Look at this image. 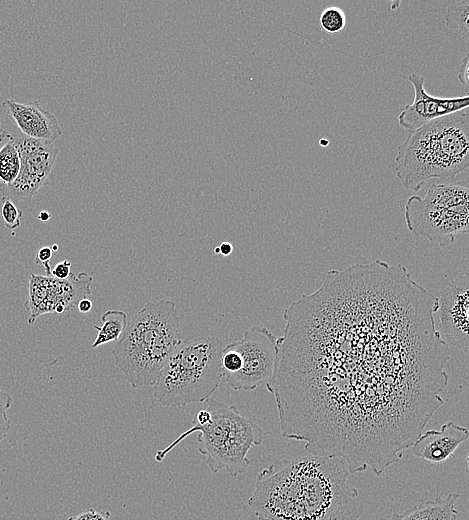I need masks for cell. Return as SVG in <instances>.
<instances>
[{"mask_svg":"<svg viewBox=\"0 0 469 520\" xmlns=\"http://www.w3.org/2000/svg\"><path fill=\"white\" fill-rule=\"evenodd\" d=\"M434 296L402 264L375 260L327 271L283 312L265 384L281 435L349 474L380 476L444 404L448 344Z\"/></svg>","mask_w":469,"mask_h":520,"instance_id":"6da1fadb","label":"cell"},{"mask_svg":"<svg viewBox=\"0 0 469 520\" xmlns=\"http://www.w3.org/2000/svg\"><path fill=\"white\" fill-rule=\"evenodd\" d=\"M348 476L339 458H280L258 474L248 506L258 520H339L358 496Z\"/></svg>","mask_w":469,"mask_h":520,"instance_id":"7a4b0ae2","label":"cell"},{"mask_svg":"<svg viewBox=\"0 0 469 520\" xmlns=\"http://www.w3.org/2000/svg\"><path fill=\"white\" fill-rule=\"evenodd\" d=\"M396 175L403 188L419 191L430 179L454 178L469 166L467 109L408 132L397 148Z\"/></svg>","mask_w":469,"mask_h":520,"instance_id":"3957f363","label":"cell"},{"mask_svg":"<svg viewBox=\"0 0 469 520\" xmlns=\"http://www.w3.org/2000/svg\"><path fill=\"white\" fill-rule=\"evenodd\" d=\"M181 341L175 303L147 302L128 322L113 348L114 364L133 388L154 385Z\"/></svg>","mask_w":469,"mask_h":520,"instance_id":"277c9868","label":"cell"},{"mask_svg":"<svg viewBox=\"0 0 469 520\" xmlns=\"http://www.w3.org/2000/svg\"><path fill=\"white\" fill-rule=\"evenodd\" d=\"M210 420L206 424L193 425L165 448L158 450L155 460L161 462L181 441L194 432H199L198 452L205 456L212 472L226 469L231 477L243 474L250 464L247 457L253 446L260 445L266 436L259 425L242 416L233 405L214 398L206 400Z\"/></svg>","mask_w":469,"mask_h":520,"instance_id":"5b68a950","label":"cell"},{"mask_svg":"<svg viewBox=\"0 0 469 520\" xmlns=\"http://www.w3.org/2000/svg\"><path fill=\"white\" fill-rule=\"evenodd\" d=\"M223 347L214 336L182 340L153 385L157 401L166 407H183L211 398L223 378Z\"/></svg>","mask_w":469,"mask_h":520,"instance_id":"8992f818","label":"cell"},{"mask_svg":"<svg viewBox=\"0 0 469 520\" xmlns=\"http://www.w3.org/2000/svg\"><path fill=\"white\" fill-rule=\"evenodd\" d=\"M469 190L466 183H433L421 197L408 198L404 220L408 230L441 247L469 231Z\"/></svg>","mask_w":469,"mask_h":520,"instance_id":"52a82bcc","label":"cell"},{"mask_svg":"<svg viewBox=\"0 0 469 520\" xmlns=\"http://www.w3.org/2000/svg\"><path fill=\"white\" fill-rule=\"evenodd\" d=\"M277 340L266 327L245 330L240 340L232 342L240 357V369L225 378L227 384L235 391H251L265 385L275 370Z\"/></svg>","mask_w":469,"mask_h":520,"instance_id":"ba28073f","label":"cell"},{"mask_svg":"<svg viewBox=\"0 0 469 520\" xmlns=\"http://www.w3.org/2000/svg\"><path fill=\"white\" fill-rule=\"evenodd\" d=\"M92 281L93 277L86 272L71 273L65 280L31 273L25 302L29 311L28 324H33L43 314H61L77 306L80 300L91 294Z\"/></svg>","mask_w":469,"mask_h":520,"instance_id":"9c48e42d","label":"cell"},{"mask_svg":"<svg viewBox=\"0 0 469 520\" xmlns=\"http://www.w3.org/2000/svg\"><path fill=\"white\" fill-rule=\"evenodd\" d=\"M20 157V170L16 179L8 186H0L20 204L29 203L49 178L59 150L53 144L27 137L16 138Z\"/></svg>","mask_w":469,"mask_h":520,"instance_id":"30bf717a","label":"cell"},{"mask_svg":"<svg viewBox=\"0 0 469 520\" xmlns=\"http://www.w3.org/2000/svg\"><path fill=\"white\" fill-rule=\"evenodd\" d=\"M446 343L469 351V274L457 276L437 296V308Z\"/></svg>","mask_w":469,"mask_h":520,"instance_id":"8fae6325","label":"cell"},{"mask_svg":"<svg viewBox=\"0 0 469 520\" xmlns=\"http://www.w3.org/2000/svg\"><path fill=\"white\" fill-rule=\"evenodd\" d=\"M407 80L413 86L414 100L405 105L398 116V123L408 132L415 131L437 118L467 109L469 106L468 95L454 98L435 97L426 92L425 80L422 76L411 73Z\"/></svg>","mask_w":469,"mask_h":520,"instance_id":"7c38bea8","label":"cell"},{"mask_svg":"<svg viewBox=\"0 0 469 520\" xmlns=\"http://www.w3.org/2000/svg\"><path fill=\"white\" fill-rule=\"evenodd\" d=\"M2 108L24 137L52 144L62 134L57 118L38 100L20 103L7 99Z\"/></svg>","mask_w":469,"mask_h":520,"instance_id":"4fadbf2b","label":"cell"},{"mask_svg":"<svg viewBox=\"0 0 469 520\" xmlns=\"http://www.w3.org/2000/svg\"><path fill=\"white\" fill-rule=\"evenodd\" d=\"M469 431L452 421L440 429L423 431L413 443V454L432 464H440L454 456L458 447L468 440Z\"/></svg>","mask_w":469,"mask_h":520,"instance_id":"5bb4252c","label":"cell"},{"mask_svg":"<svg viewBox=\"0 0 469 520\" xmlns=\"http://www.w3.org/2000/svg\"><path fill=\"white\" fill-rule=\"evenodd\" d=\"M459 497L458 493H449L446 497L437 495L404 512L392 513L388 520H455L458 513L455 505Z\"/></svg>","mask_w":469,"mask_h":520,"instance_id":"9a60e30c","label":"cell"},{"mask_svg":"<svg viewBox=\"0 0 469 520\" xmlns=\"http://www.w3.org/2000/svg\"><path fill=\"white\" fill-rule=\"evenodd\" d=\"M20 170V157L15 137L6 130L0 131V186L10 185Z\"/></svg>","mask_w":469,"mask_h":520,"instance_id":"2e32d148","label":"cell"},{"mask_svg":"<svg viewBox=\"0 0 469 520\" xmlns=\"http://www.w3.org/2000/svg\"><path fill=\"white\" fill-rule=\"evenodd\" d=\"M101 321V326H93L97 330V335L91 345L92 348L118 341L128 324L126 313L120 310H107L101 316Z\"/></svg>","mask_w":469,"mask_h":520,"instance_id":"e0dca14e","label":"cell"},{"mask_svg":"<svg viewBox=\"0 0 469 520\" xmlns=\"http://www.w3.org/2000/svg\"><path fill=\"white\" fill-rule=\"evenodd\" d=\"M469 1L454 2L447 7L444 15L445 25L447 29L465 41L468 39L469 33Z\"/></svg>","mask_w":469,"mask_h":520,"instance_id":"ac0fdd59","label":"cell"},{"mask_svg":"<svg viewBox=\"0 0 469 520\" xmlns=\"http://www.w3.org/2000/svg\"><path fill=\"white\" fill-rule=\"evenodd\" d=\"M320 25L329 34L341 32L346 25V16L338 7H327L320 15Z\"/></svg>","mask_w":469,"mask_h":520,"instance_id":"d6986e66","label":"cell"},{"mask_svg":"<svg viewBox=\"0 0 469 520\" xmlns=\"http://www.w3.org/2000/svg\"><path fill=\"white\" fill-rule=\"evenodd\" d=\"M1 207V216L6 228L15 230L21 224L22 211L14 204V202L6 195H3Z\"/></svg>","mask_w":469,"mask_h":520,"instance_id":"ffe728a7","label":"cell"},{"mask_svg":"<svg viewBox=\"0 0 469 520\" xmlns=\"http://www.w3.org/2000/svg\"><path fill=\"white\" fill-rule=\"evenodd\" d=\"M12 403L11 396L0 389V445L1 442L7 437L10 429V420L7 415V411Z\"/></svg>","mask_w":469,"mask_h":520,"instance_id":"44dd1931","label":"cell"},{"mask_svg":"<svg viewBox=\"0 0 469 520\" xmlns=\"http://www.w3.org/2000/svg\"><path fill=\"white\" fill-rule=\"evenodd\" d=\"M111 513L109 511H99L88 508L79 514L69 517L67 520H110Z\"/></svg>","mask_w":469,"mask_h":520,"instance_id":"7402d4cb","label":"cell"},{"mask_svg":"<svg viewBox=\"0 0 469 520\" xmlns=\"http://www.w3.org/2000/svg\"><path fill=\"white\" fill-rule=\"evenodd\" d=\"M52 255H53V251H52L51 247L44 246V247H41L37 251V254H36L35 260H34V262L37 265H42L44 267L45 272L48 276H50V271H51L49 263L52 258Z\"/></svg>","mask_w":469,"mask_h":520,"instance_id":"603a6c76","label":"cell"},{"mask_svg":"<svg viewBox=\"0 0 469 520\" xmlns=\"http://www.w3.org/2000/svg\"><path fill=\"white\" fill-rule=\"evenodd\" d=\"M71 274V262L69 260H63L58 262L53 269L50 271V276L58 280H65Z\"/></svg>","mask_w":469,"mask_h":520,"instance_id":"cb8c5ba5","label":"cell"},{"mask_svg":"<svg viewBox=\"0 0 469 520\" xmlns=\"http://www.w3.org/2000/svg\"><path fill=\"white\" fill-rule=\"evenodd\" d=\"M469 58L466 54L464 58L461 61V67L458 73V80L463 85L464 90L466 92V95H468V88H469Z\"/></svg>","mask_w":469,"mask_h":520,"instance_id":"d4e9b609","label":"cell"},{"mask_svg":"<svg viewBox=\"0 0 469 520\" xmlns=\"http://www.w3.org/2000/svg\"><path fill=\"white\" fill-rule=\"evenodd\" d=\"M92 301L88 298L80 300L77 304V308L81 313H87L92 309Z\"/></svg>","mask_w":469,"mask_h":520,"instance_id":"484cf974","label":"cell"},{"mask_svg":"<svg viewBox=\"0 0 469 520\" xmlns=\"http://www.w3.org/2000/svg\"><path fill=\"white\" fill-rule=\"evenodd\" d=\"M219 254L224 257L229 256L233 252V245L230 242H222L219 246Z\"/></svg>","mask_w":469,"mask_h":520,"instance_id":"4316f807","label":"cell"},{"mask_svg":"<svg viewBox=\"0 0 469 520\" xmlns=\"http://www.w3.org/2000/svg\"><path fill=\"white\" fill-rule=\"evenodd\" d=\"M51 218V215L47 211H41L38 215V219L46 222Z\"/></svg>","mask_w":469,"mask_h":520,"instance_id":"83f0119b","label":"cell"},{"mask_svg":"<svg viewBox=\"0 0 469 520\" xmlns=\"http://www.w3.org/2000/svg\"><path fill=\"white\" fill-rule=\"evenodd\" d=\"M51 249H52V251H57L58 250V245H56V244L52 245Z\"/></svg>","mask_w":469,"mask_h":520,"instance_id":"f1b7e54d","label":"cell"},{"mask_svg":"<svg viewBox=\"0 0 469 520\" xmlns=\"http://www.w3.org/2000/svg\"><path fill=\"white\" fill-rule=\"evenodd\" d=\"M214 253H215V254H219V248H218V246H216V247L214 248Z\"/></svg>","mask_w":469,"mask_h":520,"instance_id":"f546056e","label":"cell"},{"mask_svg":"<svg viewBox=\"0 0 469 520\" xmlns=\"http://www.w3.org/2000/svg\"><path fill=\"white\" fill-rule=\"evenodd\" d=\"M1 130H2V129H1V127H0V131H1Z\"/></svg>","mask_w":469,"mask_h":520,"instance_id":"4dcf8cb0","label":"cell"}]
</instances>
